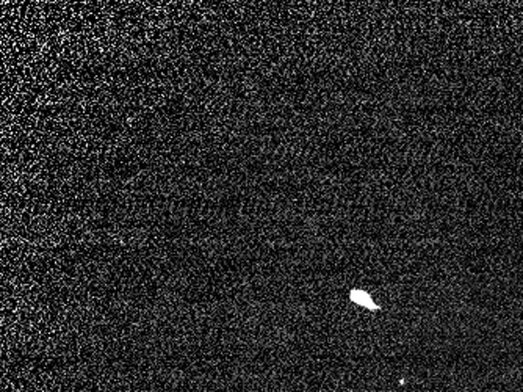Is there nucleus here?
Segmentation results:
<instances>
[{"label":"nucleus","instance_id":"obj_1","mask_svg":"<svg viewBox=\"0 0 523 392\" xmlns=\"http://www.w3.org/2000/svg\"><path fill=\"white\" fill-rule=\"evenodd\" d=\"M350 298H351V302H355L359 306H364V307H367V310H370V311H378L379 310V306L376 303H374L373 300H371V297L369 295V293L364 292V290H357V289L351 290Z\"/></svg>","mask_w":523,"mask_h":392}]
</instances>
